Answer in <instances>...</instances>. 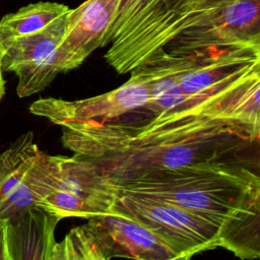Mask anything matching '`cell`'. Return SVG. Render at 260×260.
<instances>
[{
    "label": "cell",
    "mask_w": 260,
    "mask_h": 260,
    "mask_svg": "<svg viewBox=\"0 0 260 260\" xmlns=\"http://www.w3.org/2000/svg\"><path fill=\"white\" fill-rule=\"evenodd\" d=\"M62 129L63 145L94 162L115 185L190 165L259 168L260 127L206 108Z\"/></svg>",
    "instance_id": "obj_1"
},
{
    "label": "cell",
    "mask_w": 260,
    "mask_h": 260,
    "mask_svg": "<svg viewBox=\"0 0 260 260\" xmlns=\"http://www.w3.org/2000/svg\"><path fill=\"white\" fill-rule=\"evenodd\" d=\"M242 45L260 46V0H145L105 59L126 74L158 50L180 56Z\"/></svg>",
    "instance_id": "obj_2"
},
{
    "label": "cell",
    "mask_w": 260,
    "mask_h": 260,
    "mask_svg": "<svg viewBox=\"0 0 260 260\" xmlns=\"http://www.w3.org/2000/svg\"><path fill=\"white\" fill-rule=\"evenodd\" d=\"M169 200L217 226L224 249L241 259L260 255L259 168L200 164L156 170L116 185Z\"/></svg>",
    "instance_id": "obj_3"
},
{
    "label": "cell",
    "mask_w": 260,
    "mask_h": 260,
    "mask_svg": "<svg viewBox=\"0 0 260 260\" xmlns=\"http://www.w3.org/2000/svg\"><path fill=\"white\" fill-rule=\"evenodd\" d=\"M114 211L125 214L152 231L184 258L223 248L221 231L185 208L151 194L120 190Z\"/></svg>",
    "instance_id": "obj_4"
},
{
    "label": "cell",
    "mask_w": 260,
    "mask_h": 260,
    "mask_svg": "<svg viewBox=\"0 0 260 260\" xmlns=\"http://www.w3.org/2000/svg\"><path fill=\"white\" fill-rule=\"evenodd\" d=\"M56 157L55 185L38 207L59 220L67 217L89 219L113 213L118 188L94 162L75 154Z\"/></svg>",
    "instance_id": "obj_5"
},
{
    "label": "cell",
    "mask_w": 260,
    "mask_h": 260,
    "mask_svg": "<svg viewBox=\"0 0 260 260\" xmlns=\"http://www.w3.org/2000/svg\"><path fill=\"white\" fill-rule=\"evenodd\" d=\"M130 78L108 92L74 101L42 98L29 106V112L48 119L62 128L106 124L143 108L148 102V89L144 79L134 70Z\"/></svg>",
    "instance_id": "obj_6"
},
{
    "label": "cell",
    "mask_w": 260,
    "mask_h": 260,
    "mask_svg": "<svg viewBox=\"0 0 260 260\" xmlns=\"http://www.w3.org/2000/svg\"><path fill=\"white\" fill-rule=\"evenodd\" d=\"M65 20L66 15L40 31L1 46L3 71L16 75V93L19 98L44 90L61 73L57 55L65 30Z\"/></svg>",
    "instance_id": "obj_7"
},
{
    "label": "cell",
    "mask_w": 260,
    "mask_h": 260,
    "mask_svg": "<svg viewBox=\"0 0 260 260\" xmlns=\"http://www.w3.org/2000/svg\"><path fill=\"white\" fill-rule=\"evenodd\" d=\"M104 257L133 260H184L183 256L141 222L116 211L85 223Z\"/></svg>",
    "instance_id": "obj_8"
},
{
    "label": "cell",
    "mask_w": 260,
    "mask_h": 260,
    "mask_svg": "<svg viewBox=\"0 0 260 260\" xmlns=\"http://www.w3.org/2000/svg\"><path fill=\"white\" fill-rule=\"evenodd\" d=\"M121 0H86L66 14L65 30L58 46L61 73L81 65L98 48L103 47Z\"/></svg>",
    "instance_id": "obj_9"
},
{
    "label": "cell",
    "mask_w": 260,
    "mask_h": 260,
    "mask_svg": "<svg viewBox=\"0 0 260 260\" xmlns=\"http://www.w3.org/2000/svg\"><path fill=\"white\" fill-rule=\"evenodd\" d=\"M40 150L28 131L0 151V219L37 205L36 191L22 178Z\"/></svg>",
    "instance_id": "obj_10"
},
{
    "label": "cell",
    "mask_w": 260,
    "mask_h": 260,
    "mask_svg": "<svg viewBox=\"0 0 260 260\" xmlns=\"http://www.w3.org/2000/svg\"><path fill=\"white\" fill-rule=\"evenodd\" d=\"M5 221L7 260H51L58 218L35 206Z\"/></svg>",
    "instance_id": "obj_11"
},
{
    "label": "cell",
    "mask_w": 260,
    "mask_h": 260,
    "mask_svg": "<svg viewBox=\"0 0 260 260\" xmlns=\"http://www.w3.org/2000/svg\"><path fill=\"white\" fill-rule=\"evenodd\" d=\"M69 10L70 8L62 3L40 1L4 15L0 19V46L44 29L66 15Z\"/></svg>",
    "instance_id": "obj_12"
},
{
    "label": "cell",
    "mask_w": 260,
    "mask_h": 260,
    "mask_svg": "<svg viewBox=\"0 0 260 260\" xmlns=\"http://www.w3.org/2000/svg\"><path fill=\"white\" fill-rule=\"evenodd\" d=\"M51 260H107L86 224L71 229L62 241L56 242Z\"/></svg>",
    "instance_id": "obj_13"
},
{
    "label": "cell",
    "mask_w": 260,
    "mask_h": 260,
    "mask_svg": "<svg viewBox=\"0 0 260 260\" xmlns=\"http://www.w3.org/2000/svg\"><path fill=\"white\" fill-rule=\"evenodd\" d=\"M143 1L144 0H121L117 16L104 40L103 47L112 43V41L119 35L127 20L131 17V15L136 11V9L141 5Z\"/></svg>",
    "instance_id": "obj_14"
},
{
    "label": "cell",
    "mask_w": 260,
    "mask_h": 260,
    "mask_svg": "<svg viewBox=\"0 0 260 260\" xmlns=\"http://www.w3.org/2000/svg\"><path fill=\"white\" fill-rule=\"evenodd\" d=\"M0 260L6 259V221L0 219Z\"/></svg>",
    "instance_id": "obj_15"
},
{
    "label": "cell",
    "mask_w": 260,
    "mask_h": 260,
    "mask_svg": "<svg viewBox=\"0 0 260 260\" xmlns=\"http://www.w3.org/2000/svg\"><path fill=\"white\" fill-rule=\"evenodd\" d=\"M2 56H3V50L0 46V102L5 94V79L3 76L4 71L2 68Z\"/></svg>",
    "instance_id": "obj_16"
}]
</instances>
